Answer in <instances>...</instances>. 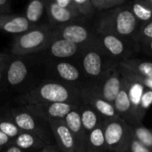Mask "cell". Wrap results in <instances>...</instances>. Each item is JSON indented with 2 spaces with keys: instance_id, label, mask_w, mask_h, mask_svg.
<instances>
[{
  "instance_id": "1",
  "label": "cell",
  "mask_w": 152,
  "mask_h": 152,
  "mask_svg": "<svg viewBox=\"0 0 152 152\" xmlns=\"http://www.w3.org/2000/svg\"><path fill=\"white\" fill-rule=\"evenodd\" d=\"M6 117L11 118L20 131L37 135L46 145L57 146L47 120L28 111L22 106L10 109Z\"/></svg>"
},
{
  "instance_id": "2",
  "label": "cell",
  "mask_w": 152,
  "mask_h": 152,
  "mask_svg": "<svg viewBox=\"0 0 152 152\" xmlns=\"http://www.w3.org/2000/svg\"><path fill=\"white\" fill-rule=\"evenodd\" d=\"M55 28L48 26H36L19 35L12 45V53L16 56L26 55L45 49L54 37Z\"/></svg>"
},
{
  "instance_id": "3",
  "label": "cell",
  "mask_w": 152,
  "mask_h": 152,
  "mask_svg": "<svg viewBox=\"0 0 152 152\" xmlns=\"http://www.w3.org/2000/svg\"><path fill=\"white\" fill-rule=\"evenodd\" d=\"M70 91L61 83L47 82L33 88L20 99L22 105L68 102L70 101Z\"/></svg>"
},
{
  "instance_id": "4",
  "label": "cell",
  "mask_w": 152,
  "mask_h": 152,
  "mask_svg": "<svg viewBox=\"0 0 152 152\" xmlns=\"http://www.w3.org/2000/svg\"><path fill=\"white\" fill-rule=\"evenodd\" d=\"M22 107L28 111L49 121L63 120L65 117L73 110V105L68 102L26 104Z\"/></svg>"
},
{
  "instance_id": "5",
  "label": "cell",
  "mask_w": 152,
  "mask_h": 152,
  "mask_svg": "<svg viewBox=\"0 0 152 152\" xmlns=\"http://www.w3.org/2000/svg\"><path fill=\"white\" fill-rule=\"evenodd\" d=\"M57 147L62 152H76L77 143L75 138L64 120L49 121Z\"/></svg>"
},
{
  "instance_id": "6",
  "label": "cell",
  "mask_w": 152,
  "mask_h": 152,
  "mask_svg": "<svg viewBox=\"0 0 152 152\" xmlns=\"http://www.w3.org/2000/svg\"><path fill=\"white\" fill-rule=\"evenodd\" d=\"M73 2V1H72ZM45 12L52 24L57 27L68 24L77 14L74 5L71 8H63L59 6L54 1H46Z\"/></svg>"
},
{
  "instance_id": "7",
  "label": "cell",
  "mask_w": 152,
  "mask_h": 152,
  "mask_svg": "<svg viewBox=\"0 0 152 152\" xmlns=\"http://www.w3.org/2000/svg\"><path fill=\"white\" fill-rule=\"evenodd\" d=\"M34 28V26L21 15L7 14L0 16V30L10 34L20 35Z\"/></svg>"
},
{
  "instance_id": "8",
  "label": "cell",
  "mask_w": 152,
  "mask_h": 152,
  "mask_svg": "<svg viewBox=\"0 0 152 152\" xmlns=\"http://www.w3.org/2000/svg\"><path fill=\"white\" fill-rule=\"evenodd\" d=\"M54 37L63 38L76 45L85 42L88 38V32L83 26L77 24H66L55 28Z\"/></svg>"
},
{
  "instance_id": "9",
  "label": "cell",
  "mask_w": 152,
  "mask_h": 152,
  "mask_svg": "<svg viewBox=\"0 0 152 152\" xmlns=\"http://www.w3.org/2000/svg\"><path fill=\"white\" fill-rule=\"evenodd\" d=\"M48 46L49 53L56 59H66L72 57L78 50L77 45L57 37L53 38Z\"/></svg>"
},
{
  "instance_id": "10",
  "label": "cell",
  "mask_w": 152,
  "mask_h": 152,
  "mask_svg": "<svg viewBox=\"0 0 152 152\" xmlns=\"http://www.w3.org/2000/svg\"><path fill=\"white\" fill-rule=\"evenodd\" d=\"M12 144L27 152H40L46 146V144L37 135L22 131L14 140H12Z\"/></svg>"
},
{
  "instance_id": "11",
  "label": "cell",
  "mask_w": 152,
  "mask_h": 152,
  "mask_svg": "<svg viewBox=\"0 0 152 152\" xmlns=\"http://www.w3.org/2000/svg\"><path fill=\"white\" fill-rule=\"evenodd\" d=\"M28 67L26 63L20 58L11 61L6 69V79L11 86H18L21 84L27 77Z\"/></svg>"
},
{
  "instance_id": "12",
  "label": "cell",
  "mask_w": 152,
  "mask_h": 152,
  "mask_svg": "<svg viewBox=\"0 0 152 152\" xmlns=\"http://www.w3.org/2000/svg\"><path fill=\"white\" fill-rule=\"evenodd\" d=\"M46 6V1L43 0H33L29 2L26 7V12L24 17L34 26L37 24L42 18Z\"/></svg>"
},
{
  "instance_id": "13",
  "label": "cell",
  "mask_w": 152,
  "mask_h": 152,
  "mask_svg": "<svg viewBox=\"0 0 152 152\" xmlns=\"http://www.w3.org/2000/svg\"><path fill=\"white\" fill-rule=\"evenodd\" d=\"M136 24L134 14L129 11L120 12L117 18V29L122 35H128L134 29Z\"/></svg>"
},
{
  "instance_id": "14",
  "label": "cell",
  "mask_w": 152,
  "mask_h": 152,
  "mask_svg": "<svg viewBox=\"0 0 152 152\" xmlns=\"http://www.w3.org/2000/svg\"><path fill=\"white\" fill-rule=\"evenodd\" d=\"M85 71L91 76H98L102 71V60L100 55L95 52H89L83 60Z\"/></svg>"
},
{
  "instance_id": "15",
  "label": "cell",
  "mask_w": 152,
  "mask_h": 152,
  "mask_svg": "<svg viewBox=\"0 0 152 152\" xmlns=\"http://www.w3.org/2000/svg\"><path fill=\"white\" fill-rule=\"evenodd\" d=\"M66 126H68V128L69 129V131L71 132V134H73L76 143L77 141V137L79 135H81L82 134V130L84 129L82 126V122H81V117H80V113L77 112L76 110H72L63 119Z\"/></svg>"
},
{
  "instance_id": "16",
  "label": "cell",
  "mask_w": 152,
  "mask_h": 152,
  "mask_svg": "<svg viewBox=\"0 0 152 152\" xmlns=\"http://www.w3.org/2000/svg\"><path fill=\"white\" fill-rule=\"evenodd\" d=\"M57 74L65 81L74 82L79 78L78 69L69 62H58L55 65Z\"/></svg>"
},
{
  "instance_id": "17",
  "label": "cell",
  "mask_w": 152,
  "mask_h": 152,
  "mask_svg": "<svg viewBox=\"0 0 152 152\" xmlns=\"http://www.w3.org/2000/svg\"><path fill=\"white\" fill-rule=\"evenodd\" d=\"M120 92V82L117 77H110L103 86V97L108 102H113Z\"/></svg>"
},
{
  "instance_id": "18",
  "label": "cell",
  "mask_w": 152,
  "mask_h": 152,
  "mask_svg": "<svg viewBox=\"0 0 152 152\" xmlns=\"http://www.w3.org/2000/svg\"><path fill=\"white\" fill-rule=\"evenodd\" d=\"M123 135V128L118 123L110 124L104 133L105 142L109 145H114L118 143Z\"/></svg>"
},
{
  "instance_id": "19",
  "label": "cell",
  "mask_w": 152,
  "mask_h": 152,
  "mask_svg": "<svg viewBox=\"0 0 152 152\" xmlns=\"http://www.w3.org/2000/svg\"><path fill=\"white\" fill-rule=\"evenodd\" d=\"M0 131L7 135L11 140H14L21 133L20 128L11 118L2 116H0Z\"/></svg>"
},
{
  "instance_id": "20",
  "label": "cell",
  "mask_w": 152,
  "mask_h": 152,
  "mask_svg": "<svg viewBox=\"0 0 152 152\" xmlns=\"http://www.w3.org/2000/svg\"><path fill=\"white\" fill-rule=\"evenodd\" d=\"M81 117V122L82 126L86 131H93L97 125V116L95 112L92 110L86 109L83 110V112L80 114Z\"/></svg>"
},
{
  "instance_id": "21",
  "label": "cell",
  "mask_w": 152,
  "mask_h": 152,
  "mask_svg": "<svg viewBox=\"0 0 152 152\" xmlns=\"http://www.w3.org/2000/svg\"><path fill=\"white\" fill-rule=\"evenodd\" d=\"M103 43H104V45L106 46V48L111 53H113L115 55L120 54L124 50L122 42L114 36H107L104 38Z\"/></svg>"
},
{
  "instance_id": "22",
  "label": "cell",
  "mask_w": 152,
  "mask_h": 152,
  "mask_svg": "<svg viewBox=\"0 0 152 152\" xmlns=\"http://www.w3.org/2000/svg\"><path fill=\"white\" fill-rule=\"evenodd\" d=\"M116 108L118 110L121 112H125L128 110L131 107V101L130 98L126 91H120L118 97L115 100Z\"/></svg>"
},
{
  "instance_id": "23",
  "label": "cell",
  "mask_w": 152,
  "mask_h": 152,
  "mask_svg": "<svg viewBox=\"0 0 152 152\" xmlns=\"http://www.w3.org/2000/svg\"><path fill=\"white\" fill-rule=\"evenodd\" d=\"M90 143L94 147H102L105 143V138L104 134L101 128H94L93 131H91L90 136H89Z\"/></svg>"
},
{
  "instance_id": "24",
  "label": "cell",
  "mask_w": 152,
  "mask_h": 152,
  "mask_svg": "<svg viewBox=\"0 0 152 152\" xmlns=\"http://www.w3.org/2000/svg\"><path fill=\"white\" fill-rule=\"evenodd\" d=\"M94 106L99 112H101L102 114H103L105 116L111 117L115 114L114 108L109 102H107L103 100H96L94 102Z\"/></svg>"
},
{
  "instance_id": "25",
  "label": "cell",
  "mask_w": 152,
  "mask_h": 152,
  "mask_svg": "<svg viewBox=\"0 0 152 152\" xmlns=\"http://www.w3.org/2000/svg\"><path fill=\"white\" fill-rule=\"evenodd\" d=\"M136 136L144 146H152V134L146 128L141 127L136 130Z\"/></svg>"
},
{
  "instance_id": "26",
  "label": "cell",
  "mask_w": 152,
  "mask_h": 152,
  "mask_svg": "<svg viewBox=\"0 0 152 152\" xmlns=\"http://www.w3.org/2000/svg\"><path fill=\"white\" fill-rule=\"evenodd\" d=\"M134 12L139 19L143 20H147L151 19L152 14L150 10L146 9L145 7H143L142 5H141L139 4H136L134 5Z\"/></svg>"
},
{
  "instance_id": "27",
  "label": "cell",
  "mask_w": 152,
  "mask_h": 152,
  "mask_svg": "<svg viewBox=\"0 0 152 152\" xmlns=\"http://www.w3.org/2000/svg\"><path fill=\"white\" fill-rule=\"evenodd\" d=\"M139 70L143 75L152 78V63L151 62H142L139 65Z\"/></svg>"
},
{
  "instance_id": "28",
  "label": "cell",
  "mask_w": 152,
  "mask_h": 152,
  "mask_svg": "<svg viewBox=\"0 0 152 152\" xmlns=\"http://www.w3.org/2000/svg\"><path fill=\"white\" fill-rule=\"evenodd\" d=\"M12 7L8 0H0V16L11 14Z\"/></svg>"
},
{
  "instance_id": "29",
  "label": "cell",
  "mask_w": 152,
  "mask_h": 152,
  "mask_svg": "<svg viewBox=\"0 0 152 152\" xmlns=\"http://www.w3.org/2000/svg\"><path fill=\"white\" fill-rule=\"evenodd\" d=\"M12 143V140H11L7 135L0 131V152L4 151L9 145Z\"/></svg>"
},
{
  "instance_id": "30",
  "label": "cell",
  "mask_w": 152,
  "mask_h": 152,
  "mask_svg": "<svg viewBox=\"0 0 152 152\" xmlns=\"http://www.w3.org/2000/svg\"><path fill=\"white\" fill-rule=\"evenodd\" d=\"M131 149H132V152H150V151L143 144L136 141H134L132 143Z\"/></svg>"
},
{
  "instance_id": "31",
  "label": "cell",
  "mask_w": 152,
  "mask_h": 152,
  "mask_svg": "<svg viewBox=\"0 0 152 152\" xmlns=\"http://www.w3.org/2000/svg\"><path fill=\"white\" fill-rule=\"evenodd\" d=\"M55 3L63 8H71L73 6L72 0H55Z\"/></svg>"
},
{
  "instance_id": "32",
  "label": "cell",
  "mask_w": 152,
  "mask_h": 152,
  "mask_svg": "<svg viewBox=\"0 0 152 152\" xmlns=\"http://www.w3.org/2000/svg\"><path fill=\"white\" fill-rule=\"evenodd\" d=\"M152 102V92H148L142 98V103L144 107H147Z\"/></svg>"
},
{
  "instance_id": "33",
  "label": "cell",
  "mask_w": 152,
  "mask_h": 152,
  "mask_svg": "<svg viewBox=\"0 0 152 152\" xmlns=\"http://www.w3.org/2000/svg\"><path fill=\"white\" fill-rule=\"evenodd\" d=\"M40 152H62L57 146H51L46 145Z\"/></svg>"
},
{
  "instance_id": "34",
  "label": "cell",
  "mask_w": 152,
  "mask_h": 152,
  "mask_svg": "<svg viewBox=\"0 0 152 152\" xmlns=\"http://www.w3.org/2000/svg\"><path fill=\"white\" fill-rule=\"evenodd\" d=\"M2 152H27V151H22V150H20V148H18L17 146H15L14 144H11V145H9L4 151Z\"/></svg>"
},
{
  "instance_id": "35",
  "label": "cell",
  "mask_w": 152,
  "mask_h": 152,
  "mask_svg": "<svg viewBox=\"0 0 152 152\" xmlns=\"http://www.w3.org/2000/svg\"><path fill=\"white\" fill-rule=\"evenodd\" d=\"M10 56L4 53H0V68L6 65V63L9 61Z\"/></svg>"
},
{
  "instance_id": "36",
  "label": "cell",
  "mask_w": 152,
  "mask_h": 152,
  "mask_svg": "<svg viewBox=\"0 0 152 152\" xmlns=\"http://www.w3.org/2000/svg\"><path fill=\"white\" fill-rule=\"evenodd\" d=\"M144 34L147 37H151L152 38V22L145 27V28H144Z\"/></svg>"
},
{
  "instance_id": "37",
  "label": "cell",
  "mask_w": 152,
  "mask_h": 152,
  "mask_svg": "<svg viewBox=\"0 0 152 152\" xmlns=\"http://www.w3.org/2000/svg\"><path fill=\"white\" fill-rule=\"evenodd\" d=\"M4 68H5V65L0 68V81H1V79H2V77H3V72H4Z\"/></svg>"
},
{
  "instance_id": "38",
  "label": "cell",
  "mask_w": 152,
  "mask_h": 152,
  "mask_svg": "<svg viewBox=\"0 0 152 152\" xmlns=\"http://www.w3.org/2000/svg\"><path fill=\"white\" fill-rule=\"evenodd\" d=\"M151 49H152V43H151Z\"/></svg>"
}]
</instances>
